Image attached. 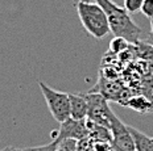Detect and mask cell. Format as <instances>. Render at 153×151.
I'll use <instances>...</instances> for the list:
<instances>
[{
    "label": "cell",
    "instance_id": "cell-1",
    "mask_svg": "<svg viewBox=\"0 0 153 151\" xmlns=\"http://www.w3.org/2000/svg\"><path fill=\"white\" fill-rule=\"evenodd\" d=\"M104 9L110 24V30L114 37H123L129 43H137L143 34L141 28L131 17V13L119 7L112 0H95Z\"/></svg>",
    "mask_w": 153,
    "mask_h": 151
},
{
    "label": "cell",
    "instance_id": "cell-2",
    "mask_svg": "<svg viewBox=\"0 0 153 151\" xmlns=\"http://www.w3.org/2000/svg\"><path fill=\"white\" fill-rule=\"evenodd\" d=\"M76 12L82 26L95 40H102L111 33L106 12L97 1H76Z\"/></svg>",
    "mask_w": 153,
    "mask_h": 151
},
{
    "label": "cell",
    "instance_id": "cell-3",
    "mask_svg": "<svg viewBox=\"0 0 153 151\" xmlns=\"http://www.w3.org/2000/svg\"><path fill=\"white\" fill-rule=\"evenodd\" d=\"M38 87H40L42 96L45 97L46 105L52 113L53 118L57 122H63L65 119L70 117V99L68 92H61L50 88L44 81H38Z\"/></svg>",
    "mask_w": 153,
    "mask_h": 151
},
{
    "label": "cell",
    "instance_id": "cell-4",
    "mask_svg": "<svg viewBox=\"0 0 153 151\" xmlns=\"http://www.w3.org/2000/svg\"><path fill=\"white\" fill-rule=\"evenodd\" d=\"M88 104L87 111V119L95 122V124L103 125L110 129V122H108V112H110V105H108L106 97L100 93H87L85 95Z\"/></svg>",
    "mask_w": 153,
    "mask_h": 151
},
{
    "label": "cell",
    "instance_id": "cell-5",
    "mask_svg": "<svg viewBox=\"0 0 153 151\" xmlns=\"http://www.w3.org/2000/svg\"><path fill=\"white\" fill-rule=\"evenodd\" d=\"M52 137L56 139H62V138H74L79 141L82 138L87 137V124L85 119H74L69 117L61 122L59 129L57 131H53Z\"/></svg>",
    "mask_w": 153,
    "mask_h": 151
},
{
    "label": "cell",
    "instance_id": "cell-6",
    "mask_svg": "<svg viewBox=\"0 0 153 151\" xmlns=\"http://www.w3.org/2000/svg\"><path fill=\"white\" fill-rule=\"evenodd\" d=\"M70 99V117L74 119L87 118L88 104L82 93H69Z\"/></svg>",
    "mask_w": 153,
    "mask_h": 151
},
{
    "label": "cell",
    "instance_id": "cell-7",
    "mask_svg": "<svg viewBox=\"0 0 153 151\" xmlns=\"http://www.w3.org/2000/svg\"><path fill=\"white\" fill-rule=\"evenodd\" d=\"M128 130L133 138L136 151H153V138L148 137L143 131H140L139 129H135L132 126H128Z\"/></svg>",
    "mask_w": 153,
    "mask_h": 151
},
{
    "label": "cell",
    "instance_id": "cell-8",
    "mask_svg": "<svg viewBox=\"0 0 153 151\" xmlns=\"http://www.w3.org/2000/svg\"><path fill=\"white\" fill-rule=\"evenodd\" d=\"M123 105L129 106L131 109L139 112V113H148L153 109V104L148 100V97L139 95V96H132L129 100H127L126 104Z\"/></svg>",
    "mask_w": 153,
    "mask_h": 151
},
{
    "label": "cell",
    "instance_id": "cell-9",
    "mask_svg": "<svg viewBox=\"0 0 153 151\" xmlns=\"http://www.w3.org/2000/svg\"><path fill=\"white\" fill-rule=\"evenodd\" d=\"M129 45H132V43H129L123 37H114L110 42V50L112 53H115V54H119V53L126 51L129 48Z\"/></svg>",
    "mask_w": 153,
    "mask_h": 151
},
{
    "label": "cell",
    "instance_id": "cell-10",
    "mask_svg": "<svg viewBox=\"0 0 153 151\" xmlns=\"http://www.w3.org/2000/svg\"><path fill=\"white\" fill-rule=\"evenodd\" d=\"M78 150V141L74 138H62L57 142L56 151H75Z\"/></svg>",
    "mask_w": 153,
    "mask_h": 151
},
{
    "label": "cell",
    "instance_id": "cell-11",
    "mask_svg": "<svg viewBox=\"0 0 153 151\" xmlns=\"http://www.w3.org/2000/svg\"><path fill=\"white\" fill-rule=\"evenodd\" d=\"M144 0H124V9L128 13H137L141 11V5Z\"/></svg>",
    "mask_w": 153,
    "mask_h": 151
},
{
    "label": "cell",
    "instance_id": "cell-12",
    "mask_svg": "<svg viewBox=\"0 0 153 151\" xmlns=\"http://www.w3.org/2000/svg\"><path fill=\"white\" fill-rule=\"evenodd\" d=\"M57 142L58 139L53 138V141L48 144H44V146H37V147H28V151H56V147H57Z\"/></svg>",
    "mask_w": 153,
    "mask_h": 151
},
{
    "label": "cell",
    "instance_id": "cell-13",
    "mask_svg": "<svg viewBox=\"0 0 153 151\" xmlns=\"http://www.w3.org/2000/svg\"><path fill=\"white\" fill-rule=\"evenodd\" d=\"M140 12H141L145 17L153 18V0H144Z\"/></svg>",
    "mask_w": 153,
    "mask_h": 151
},
{
    "label": "cell",
    "instance_id": "cell-14",
    "mask_svg": "<svg viewBox=\"0 0 153 151\" xmlns=\"http://www.w3.org/2000/svg\"><path fill=\"white\" fill-rule=\"evenodd\" d=\"M145 42L153 48V18H151V32H149V34L146 36Z\"/></svg>",
    "mask_w": 153,
    "mask_h": 151
},
{
    "label": "cell",
    "instance_id": "cell-15",
    "mask_svg": "<svg viewBox=\"0 0 153 151\" xmlns=\"http://www.w3.org/2000/svg\"><path fill=\"white\" fill-rule=\"evenodd\" d=\"M0 151H15V147L13 146H7V147H4V149H1Z\"/></svg>",
    "mask_w": 153,
    "mask_h": 151
},
{
    "label": "cell",
    "instance_id": "cell-16",
    "mask_svg": "<svg viewBox=\"0 0 153 151\" xmlns=\"http://www.w3.org/2000/svg\"><path fill=\"white\" fill-rule=\"evenodd\" d=\"M15 151H28L27 149H16L15 147Z\"/></svg>",
    "mask_w": 153,
    "mask_h": 151
},
{
    "label": "cell",
    "instance_id": "cell-17",
    "mask_svg": "<svg viewBox=\"0 0 153 151\" xmlns=\"http://www.w3.org/2000/svg\"><path fill=\"white\" fill-rule=\"evenodd\" d=\"M75 1H91V0H75Z\"/></svg>",
    "mask_w": 153,
    "mask_h": 151
},
{
    "label": "cell",
    "instance_id": "cell-18",
    "mask_svg": "<svg viewBox=\"0 0 153 151\" xmlns=\"http://www.w3.org/2000/svg\"><path fill=\"white\" fill-rule=\"evenodd\" d=\"M75 151H78V150H75Z\"/></svg>",
    "mask_w": 153,
    "mask_h": 151
}]
</instances>
